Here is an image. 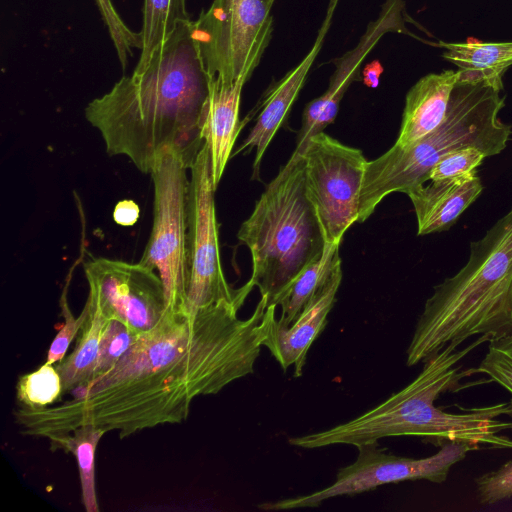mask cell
Wrapping results in <instances>:
<instances>
[{"mask_svg": "<svg viewBox=\"0 0 512 512\" xmlns=\"http://www.w3.org/2000/svg\"><path fill=\"white\" fill-rule=\"evenodd\" d=\"M275 0H214L193 21L203 64L211 77L246 81L260 63L272 31Z\"/></svg>", "mask_w": 512, "mask_h": 512, "instance_id": "8", "label": "cell"}, {"mask_svg": "<svg viewBox=\"0 0 512 512\" xmlns=\"http://www.w3.org/2000/svg\"><path fill=\"white\" fill-rule=\"evenodd\" d=\"M489 342L479 336L464 349L448 344L424 361L418 376L385 401L356 418L330 429L289 439L304 449L335 444L359 446L391 436H418L436 447L459 442L481 447L512 449V439L504 432L512 430V399L490 406L451 413L435 406L438 396L464 389L461 380L472 369L463 371L459 361L479 345Z\"/></svg>", "mask_w": 512, "mask_h": 512, "instance_id": "3", "label": "cell"}, {"mask_svg": "<svg viewBox=\"0 0 512 512\" xmlns=\"http://www.w3.org/2000/svg\"><path fill=\"white\" fill-rule=\"evenodd\" d=\"M437 46L443 48L442 57L454 64L461 76L504 86L503 76L512 66V41L483 42L468 39L463 43L439 41Z\"/></svg>", "mask_w": 512, "mask_h": 512, "instance_id": "19", "label": "cell"}, {"mask_svg": "<svg viewBox=\"0 0 512 512\" xmlns=\"http://www.w3.org/2000/svg\"><path fill=\"white\" fill-rule=\"evenodd\" d=\"M190 20L186 0H144L142 48L134 73L144 71L158 47L180 24Z\"/></svg>", "mask_w": 512, "mask_h": 512, "instance_id": "22", "label": "cell"}, {"mask_svg": "<svg viewBox=\"0 0 512 512\" xmlns=\"http://www.w3.org/2000/svg\"><path fill=\"white\" fill-rule=\"evenodd\" d=\"M187 229V295L189 312L228 302L242 307L254 288L248 282L233 288L220 257L214 185L209 146L204 142L190 169Z\"/></svg>", "mask_w": 512, "mask_h": 512, "instance_id": "9", "label": "cell"}, {"mask_svg": "<svg viewBox=\"0 0 512 512\" xmlns=\"http://www.w3.org/2000/svg\"><path fill=\"white\" fill-rule=\"evenodd\" d=\"M211 76L200 56L193 20L180 24L141 73L123 76L85 108L110 156H125L149 174L157 154L179 149L189 166L204 144L202 119Z\"/></svg>", "mask_w": 512, "mask_h": 512, "instance_id": "2", "label": "cell"}, {"mask_svg": "<svg viewBox=\"0 0 512 512\" xmlns=\"http://www.w3.org/2000/svg\"><path fill=\"white\" fill-rule=\"evenodd\" d=\"M340 244L325 245L322 255L307 265L278 295L273 305L281 306L280 325L290 326L315 293L341 266Z\"/></svg>", "mask_w": 512, "mask_h": 512, "instance_id": "21", "label": "cell"}, {"mask_svg": "<svg viewBox=\"0 0 512 512\" xmlns=\"http://www.w3.org/2000/svg\"><path fill=\"white\" fill-rule=\"evenodd\" d=\"M88 296L108 318L128 325L137 334L153 328L166 309L158 273L138 263L96 257L83 264Z\"/></svg>", "mask_w": 512, "mask_h": 512, "instance_id": "12", "label": "cell"}, {"mask_svg": "<svg viewBox=\"0 0 512 512\" xmlns=\"http://www.w3.org/2000/svg\"><path fill=\"white\" fill-rule=\"evenodd\" d=\"M356 460L338 470L335 481L308 495L265 502L261 510H289L319 506L337 496H351L373 490L381 485L407 480L446 481L451 468L477 447L459 442L446 443L429 457L414 459L387 453L377 442L357 446Z\"/></svg>", "mask_w": 512, "mask_h": 512, "instance_id": "11", "label": "cell"}, {"mask_svg": "<svg viewBox=\"0 0 512 512\" xmlns=\"http://www.w3.org/2000/svg\"><path fill=\"white\" fill-rule=\"evenodd\" d=\"M341 280L339 266L290 326L280 325L275 315L272 316L263 346L269 349L284 371L293 366L294 376L302 375L307 352L327 324Z\"/></svg>", "mask_w": 512, "mask_h": 512, "instance_id": "14", "label": "cell"}, {"mask_svg": "<svg viewBox=\"0 0 512 512\" xmlns=\"http://www.w3.org/2000/svg\"><path fill=\"white\" fill-rule=\"evenodd\" d=\"M189 166L173 146L162 149L150 171L153 224L140 263L155 270L165 290L166 308L187 310V229Z\"/></svg>", "mask_w": 512, "mask_h": 512, "instance_id": "7", "label": "cell"}, {"mask_svg": "<svg viewBox=\"0 0 512 512\" xmlns=\"http://www.w3.org/2000/svg\"><path fill=\"white\" fill-rule=\"evenodd\" d=\"M338 1H339V0H330V1H329V5L337 6Z\"/></svg>", "mask_w": 512, "mask_h": 512, "instance_id": "33", "label": "cell"}, {"mask_svg": "<svg viewBox=\"0 0 512 512\" xmlns=\"http://www.w3.org/2000/svg\"><path fill=\"white\" fill-rule=\"evenodd\" d=\"M382 72L383 67L378 60L368 63L362 71L363 83L370 88H376Z\"/></svg>", "mask_w": 512, "mask_h": 512, "instance_id": "32", "label": "cell"}, {"mask_svg": "<svg viewBox=\"0 0 512 512\" xmlns=\"http://www.w3.org/2000/svg\"><path fill=\"white\" fill-rule=\"evenodd\" d=\"M244 81L230 82L211 77L202 119V136L209 146L212 176L217 188L231 156L239 132L245 125L239 120Z\"/></svg>", "mask_w": 512, "mask_h": 512, "instance_id": "16", "label": "cell"}, {"mask_svg": "<svg viewBox=\"0 0 512 512\" xmlns=\"http://www.w3.org/2000/svg\"><path fill=\"white\" fill-rule=\"evenodd\" d=\"M302 157L306 196L325 245L340 244L358 221L360 193L368 161L361 150L320 132L308 141Z\"/></svg>", "mask_w": 512, "mask_h": 512, "instance_id": "10", "label": "cell"}, {"mask_svg": "<svg viewBox=\"0 0 512 512\" xmlns=\"http://www.w3.org/2000/svg\"><path fill=\"white\" fill-rule=\"evenodd\" d=\"M512 335V207L470 243L466 264L434 286L407 349L408 366L474 336Z\"/></svg>", "mask_w": 512, "mask_h": 512, "instance_id": "4", "label": "cell"}, {"mask_svg": "<svg viewBox=\"0 0 512 512\" xmlns=\"http://www.w3.org/2000/svg\"><path fill=\"white\" fill-rule=\"evenodd\" d=\"M478 500L493 505L512 498V460L475 479Z\"/></svg>", "mask_w": 512, "mask_h": 512, "instance_id": "30", "label": "cell"}, {"mask_svg": "<svg viewBox=\"0 0 512 512\" xmlns=\"http://www.w3.org/2000/svg\"><path fill=\"white\" fill-rule=\"evenodd\" d=\"M503 88L487 80L459 75L446 117L435 130L411 145L394 144L378 158L368 161L357 222L367 220L389 194H408L424 185L431 169L453 150L475 147L485 157L501 153L512 134V126L499 118L505 106Z\"/></svg>", "mask_w": 512, "mask_h": 512, "instance_id": "5", "label": "cell"}, {"mask_svg": "<svg viewBox=\"0 0 512 512\" xmlns=\"http://www.w3.org/2000/svg\"><path fill=\"white\" fill-rule=\"evenodd\" d=\"M103 21L108 29L118 59L123 69L126 68L133 49L142 48L140 32H133L116 11L112 0H95Z\"/></svg>", "mask_w": 512, "mask_h": 512, "instance_id": "26", "label": "cell"}, {"mask_svg": "<svg viewBox=\"0 0 512 512\" xmlns=\"http://www.w3.org/2000/svg\"><path fill=\"white\" fill-rule=\"evenodd\" d=\"M240 308L228 302L193 312L167 307L108 373L73 390L71 399L36 410L18 407L21 433L53 441L93 424L125 438L182 423L196 397L253 373L276 306L261 296L246 319L238 317Z\"/></svg>", "mask_w": 512, "mask_h": 512, "instance_id": "1", "label": "cell"}, {"mask_svg": "<svg viewBox=\"0 0 512 512\" xmlns=\"http://www.w3.org/2000/svg\"><path fill=\"white\" fill-rule=\"evenodd\" d=\"M483 185L477 171L454 178L431 181L409 196L417 218V234L448 230L459 216L480 196Z\"/></svg>", "mask_w": 512, "mask_h": 512, "instance_id": "17", "label": "cell"}, {"mask_svg": "<svg viewBox=\"0 0 512 512\" xmlns=\"http://www.w3.org/2000/svg\"><path fill=\"white\" fill-rule=\"evenodd\" d=\"M124 322L111 318L106 322L99 343V352L92 381L108 373L138 338ZM91 381V382H92Z\"/></svg>", "mask_w": 512, "mask_h": 512, "instance_id": "25", "label": "cell"}, {"mask_svg": "<svg viewBox=\"0 0 512 512\" xmlns=\"http://www.w3.org/2000/svg\"><path fill=\"white\" fill-rule=\"evenodd\" d=\"M62 396L61 377L53 364H42L35 371L21 375L16 383V403L20 408L41 409Z\"/></svg>", "mask_w": 512, "mask_h": 512, "instance_id": "24", "label": "cell"}, {"mask_svg": "<svg viewBox=\"0 0 512 512\" xmlns=\"http://www.w3.org/2000/svg\"><path fill=\"white\" fill-rule=\"evenodd\" d=\"M237 237L252 258L248 283L259 288L268 305H273L290 282L322 255L325 243L306 196L302 155L292 153L267 185Z\"/></svg>", "mask_w": 512, "mask_h": 512, "instance_id": "6", "label": "cell"}, {"mask_svg": "<svg viewBox=\"0 0 512 512\" xmlns=\"http://www.w3.org/2000/svg\"><path fill=\"white\" fill-rule=\"evenodd\" d=\"M473 373H483L512 395V335L489 341L486 355Z\"/></svg>", "mask_w": 512, "mask_h": 512, "instance_id": "27", "label": "cell"}, {"mask_svg": "<svg viewBox=\"0 0 512 512\" xmlns=\"http://www.w3.org/2000/svg\"><path fill=\"white\" fill-rule=\"evenodd\" d=\"M139 214V206L133 200H122L114 207L113 220L121 226H132L137 222Z\"/></svg>", "mask_w": 512, "mask_h": 512, "instance_id": "31", "label": "cell"}, {"mask_svg": "<svg viewBox=\"0 0 512 512\" xmlns=\"http://www.w3.org/2000/svg\"><path fill=\"white\" fill-rule=\"evenodd\" d=\"M85 304L89 313L76 346L55 366L61 377L62 395L88 385L94 378L100 338L108 318L89 296Z\"/></svg>", "mask_w": 512, "mask_h": 512, "instance_id": "20", "label": "cell"}, {"mask_svg": "<svg viewBox=\"0 0 512 512\" xmlns=\"http://www.w3.org/2000/svg\"><path fill=\"white\" fill-rule=\"evenodd\" d=\"M335 8L336 6L328 5L326 17L309 53L296 67L286 73L267 91L261 103V110L255 125L237 151L238 153L246 150L250 151L253 148L256 149L253 162V178H257L259 175L263 155L296 100L322 47Z\"/></svg>", "mask_w": 512, "mask_h": 512, "instance_id": "15", "label": "cell"}, {"mask_svg": "<svg viewBox=\"0 0 512 512\" xmlns=\"http://www.w3.org/2000/svg\"><path fill=\"white\" fill-rule=\"evenodd\" d=\"M69 282L70 280L68 278L59 301L61 316L63 317L64 322L48 350L45 361V363L48 364H56L64 358L69 345L81 331L88 317L89 310L86 304L78 317H74L72 314L67 301V289Z\"/></svg>", "mask_w": 512, "mask_h": 512, "instance_id": "28", "label": "cell"}, {"mask_svg": "<svg viewBox=\"0 0 512 512\" xmlns=\"http://www.w3.org/2000/svg\"><path fill=\"white\" fill-rule=\"evenodd\" d=\"M486 158L484 153L475 147L453 150L441 158L431 169L429 180L436 181L471 174Z\"/></svg>", "mask_w": 512, "mask_h": 512, "instance_id": "29", "label": "cell"}, {"mask_svg": "<svg viewBox=\"0 0 512 512\" xmlns=\"http://www.w3.org/2000/svg\"><path fill=\"white\" fill-rule=\"evenodd\" d=\"M459 75V70L429 73L410 88L396 145H411L444 121L451 92Z\"/></svg>", "mask_w": 512, "mask_h": 512, "instance_id": "18", "label": "cell"}, {"mask_svg": "<svg viewBox=\"0 0 512 512\" xmlns=\"http://www.w3.org/2000/svg\"><path fill=\"white\" fill-rule=\"evenodd\" d=\"M407 20L404 0H386L378 18L368 24L358 44L342 57L333 60L336 70L330 78L328 89L309 102L303 111L295 153L302 154L310 138L334 122L345 92L359 78L363 60L384 34L403 33L421 40L406 27Z\"/></svg>", "mask_w": 512, "mask_h": 512, "instance_id": "13", "label": "cell"}, {"mask_svg": "<svg viewBox=\"0 0 512 512\" xmlns=\"http://www.w3.org/2000/svg\"><path fill=\"white\" fill-rule=\"evenodd\" d=\"M105 431L93 424H84L71 433L50 441L53 450L72 453L77 461L82 503L87 512H99L95 487V452Z\"/></svg>", "mask_w": 512, "mask_h": 512, "instance_id": "23", "label": "cell"}]
</instances>
